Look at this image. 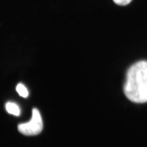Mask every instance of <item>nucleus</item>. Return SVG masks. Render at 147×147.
<instances>
[{
	"label": "nucleus",
	"mask_w": 147,
	"mask_h": 147,
	"mask_svg": "<svg viewBox=\"0 0 147 147\" xmlns=\"http://www.w3.org/2000/svg\"><path fill=\"white\" fill-rule=\"evenodd\" d=\"M16 91L20 96L26 98L28 96V91L26 86L22 84H19L16 86Z\"/></svg>",
	"instance_id": "4"
},
{
	"label": "nucleus",
	"mask_w": 147,
	"mask_h": 147,
	"mask_svg": "<svg viewBox=\"0 0 147 147\" xmlns=\"http://www.w3.org/2000/svg\"><path fill=\"white\" fill-rule=\"evenodd\" d=\"M6 109L9 113L14 116H19L21 113L18 106L13 102H9L7 103L6 104Z\"/></svg>",
	"instance_id": "3"
},
{
	"label": "nucleus",
	"mask_w": 147,
	"mask_h": 147,
	"mask_svg": "<svg viewBox=\"0 0 147 147\" xmlns=\"http://www.w3.org/2000/svg\"><path fill=\"white\" fill-rule=\"evenodd\" d=\"M43 129V123L41 114L38 109H34L32 117L29 121L19 125V131L26 136H34L39 134Z\"/></svg>",
	"instance_id": "2"
},
{
	"label": "nucleus",
	"mask_w": 147,
	"mask_h": 147,
	"mask_svg": "<svg viewBox=\"0 0 147 147\" xmlns=\"http://www.w3.org/2000/svg\"><path fill=\"white\" fill-rule=\"evenodd\" d=\"M123 90L126 97L136 103L147 102V61H140L129 68Z\"/></svg>",
	"instance_id": "1"
},
{
	"label": "nucleus",
	"mask_w": 147,
	"mask_h": 147,
	"mask_svg": "<svg viewBox=\"0 0 147 147\" xmlns=\"http://www.w3.org/2000/svg\"><path fill=\"white\" fill-rule=\"evenodd\" d=\"M132 0H113L116 4L119 5L124 6L129 4Z\"/></svg>",
	"instance_id": "5"
}]
</instances>
